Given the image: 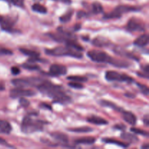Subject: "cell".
<instances>
[{
	"label": "cell",
	"instance_id": "cell-7",
	"mask_svg": "<svg viewBox=\"0 0 149 149\" xmlns=\"http://www.w3.org/2000/svg\"><path fill=\"white\" fill-rule=\"evenodd\" d=\"M105 77L109 81H121V82L132 83L134 81V79L127 74H121L114 71H108L106 72Z\"/></svg>",
	"mask_w": 149,
	"mask_h": 149
},
{
	"label": "cell",
	"instance_id": "cell-42",
	"mask_svg": "<svg viewBox=\"0 0 149 149\" xmlns=\"http://www.w3.org/2000/svg\"><path fill=\"white\" fill-rule=\"evenodd\" d=\"M114 127L117 130H124L125 129V126L123 125H115Z\"/></svg>",
	"mask_w": 149,
	"mask_h": 149
},
{
	"label": "cell",
	"instance_id": "cell-13",
	"mask_svg": "<svg viewBox=\"0 0 149 149\" xmlns=\"http://www.w3.org/2000/svg\"><path fill=\"white\" fill-rule=\"evenodd\" d=\"M121 112L122 113V116H123V119L125 122H127L131 125H135L137 122V118L133 113L130 111H125L123 110Z\"/></svg>",
	"mask_w": 149,
	"mask_h": 149
},
{
	"label": "cell",
	"instance_id": "cell-8",
	"mask_svg": "<svg viewBox=\"0 0 149 149\" xmlns=\"http://www.w3.org/2000/svg\"><path fill=\"white\" fill-rule=\"evenodd\" d=\"M48 35H49L52 39L60 42H65L66 41L71 40V39H76L75 35L70 33V32L65 31H64L63 29H61V28H59V29H58V33H49Z\"/></svg>",
	"mask_w": 149,
	"mask_h": 149
},
{
	"label": "cell",
	"instance_id": "cell-37",
	"mask_svg": "<svg viewBox=\"0 0 149 149\" xmlns=\"http://www.w3.org/2000/svg\"><path fill=\"white\" fill-rule=\"evenodd\" d=\"M20 106H23V107L26 108L30 105V103H29V101L27 100V99H26L24 97H20Z\"/></svg>",
	"mask_w": 149,
	"mask_h": 149
},
{
	"label": "cell",
	"instance_id": "cell-24",
	"mask_svg": "<svg viewBox=\"0 0 149 149\" xmlns=\"http://www.w3.org/2000/svg\"><path fill=\"white\" fill-rule=\"evenodd\" d=\"M68 131L72 132H77V133H87L93 130V128L89 127H75V128H68Z\"/></svg>",
	"mask_w": 149,
	"mask_h": 149
},
{
	"label": "cell",
	"instance_id": "cell-1",
	"mask_svg": "<svg viewBox=\"0 0 149 149\" xmlns=\"http://www.w3.org/2000/svg\"><path fill=\"white\" fill-rule=\"evenodd\" d=\"M37 89L42 94L52 98L54 103L67 104L71 101V98L65 94L63 87L53 84L47 80H44Z\"/></svg>",
	"mask_w": 149,
	"mask_h": 149
},
{
	"label": "cell",
	"instance_id": "cell-47",
	"mask_svg": "<svg viewBox=\"0 0 149 149\" xmlns=\"http://www.w3.org/2000/svg\"><path fill=\"white\" fill-rule=\"evenodd\" d=\"M141 148H145V149H148V148H149L148 144V143H146V145L142 146H141Z\"/></svg>",
	"mask_w": 149,
	"mask_h": 149
},
{
	"label": "cell",
	"instance_id": "cell-30",
	"mask_svg": "<svg viewBox=\"0 0 149 149\" xmlns=\"http://www.w3.org/2000/svg\"><path fill=\"white\" fill-rule=\"evenodd\" d=\"M73 13H74L73 10H70V11L67 12L65 14H64L63 15L61 16V17H60V20H61V23H67V22L69 21L71 19Z\"/></svg>",
	"mask_w": 149,
	"mask_h": 149
},
{
	"label": "cell",
	"instance_id": "cell-22",
	"mask_svg": "<svg viewBox=\"0 0 149 149\" xmlns=\"http://www.w3.org/2000/svg\"><path fill=\"white\" fill-rule=\"evenodd\" d=\"M103 142H105L106 143H111V144H115V145H117L119 146L123 147V148H127V147L129 146V143H123L122 141H117L116 139H113V138H104L103 139Z\"/></svg>",
	"mask_w": 149,
	"mask_h": 149
},
{
	"label": "cell",
	"instance_id": "cell-27",
	"mask_svg": "<svg viewBox=\"0 0 149 149\" xmlns=\"http://www.w3.org/2000/svg\"><path fill=\"white\" fill-rule=\"evenodd\" d=\"M100 104L103 106H106V107H110L111 109H114V110L118 111H122V109L121 108L118 107L114 103H112L111 101H107V100H100Z\"/></svg>",
	"mask_w": 149,
	"mask_h": 149
},
{
	"label": "cell",
	"instance_id": "cell-15",
	"mask_svg": "<svg viewBox=\"0 0 149 149\" xmlns=\"http://www.w3.org/2000/svg\"><path fill=\"white\" fill-rule=\"evenodd\" d=\"M50 135L52 136V138H53L57 141H58V142L61 143L63 144H66L68 141V136L65 135V134L62 133V132H54L50 133Z\"/></svg>",
	"mask_w": 149,
	"mask_h": 149
},
{
	"label": "cell",
	"instance_id": "cell-38",
	"mask_svg": "<svg viewBox=\"0 0 149 149\" xmlns=\"http://www.w3.org/2000/svg\"><path fill=\"white\" fill-rule=\"evenodd\" d=\"M11 72L13 75H17V74H20V70L19 69V68H17V67L13 66V67H12V68H11Z\"/></svg>",
	"mask_w": 149,
	"mask_h": 149
},
{
	"label": "cell",
	"instance_id": "cell-14",
	"mask_svg": "<svg viewBox=\"0 0 149 149\" xmlns=\"http://www.w3.org/2000/svg\"><path fill=\"white\" fill-rule=\"evenodd\" d=\"M87 122L96 125H104L108 124V122L105 119H103L100 116H94V115L88 116L87 118Z\"/></svg>",
	"mask_w": 149,
	"mask_h": 149
},
{
	"label": "cell",
	"instance_id": "cell-28",
	"mask_svg": "<svg viewBox=\"0 0 149 149\" xmlns=\"http://www.w3.org/2000/svg\"><path fill=\"white\" fill-rule=\"evenodd\" d=\"M92 9H93V13L94 14H99V13H101L103 12V7L102 6V4L100 2H97L95 1L93 4L92 5Z\"/></svg>",
	"mask_w": 149,
	"mask_h": 149
},
{
	"label": "cell",
	"instance_id": "cell-9",
	"mask_svg": "<svg viewBox=\"0 0 149 149\" xmlns=\"http://www.w3.org/2000/svg\"><path fill=\"white\" fill-rule=\"evenodd\" d=\"M36 95V93L31 90H27L23 87H18L13 89L10 93V96L12 98H20L23 97H31Z\"/></svg>",
	"mask_w": 149,
	"mask_h": 149
},
{
	"label": "cell",
	"instance_id": "cell-44",
	"mask_svg": "<svg viewBox=\"0 0 149 149\" xmlns=\"http://www.w3.org/2000/svg\"><path fill=\"white\" fill-rule=\"evenodd\" d=\"M54 1H61L63 3H65V4H70L71 2V0H54Z\"/></svg>",
	"mask_w": 149,
	"mask_h": 149
},
{
	"label": "cell",
	"instance_id": "cell-4",
	"mask_svg": "<svg viewBox=\"0 0 149 149\" xmlns=\"http://www.w3.org/2000/svg\"><path fill=\"white\" fill-rule=\"evenodd\" d=\"M45 79L38 77H27V78L15 79L12 80V83L15 86L18 87H35L37 88L39 84Z\"/></svg>",
	"mask_w": 149,
	"mask_h": 149
},
{
	"label": "cell",
	"instance_id": "cell-35",
	"mask_svg": "<svg viewBox=\"0 0 149 149\" xmlns=\"http://www.w3.org/2000/svg\"><path fill=\"white\" fill-rule=\"evenodd\" d=\"M14 5L19 7H23L24 6V0H7Z\"/></svg>",
	"mask_w": 149,
	"mask_h": 149
},
{
	"label": "cell",
	"instance_id": "cell-40",
	"mask_svg": "<svg viewBox=\"0 0 149 149\" xmlns=\"http://www.w3.org/2000/svg\"><path fill=\"white\" fill-rule=\"evenodd\" d=\"M143 122H144V124L146 125V126L148 127V125H149V118H148V114H146L143 117Z\"/></svg>",
	"mask_w": 149,
	"mask_h": 149
},
{
	"label": "cell",
	"instance_id": "cell-2",
	"mask_svg": "<svg viewBox=\"0 0 149 149\" xmlns=\"http://www.w3.org/2000/svg\"><path fill=\"white\" fill-rule=\"evenodd\" d=\"M34 115L36 114L31 113V114L26 115L23 118L21 126H20V130L23 133L31 134L43 130L44 126L46 122L40 119H36L33 118Z\"/></svg>",
	"mask_w": 149,
	"mask_h": 149
},
{
	"label": "cell",
	"instance_id": "cell-19",
	"mask_svg": "<svg viewBox=\"0 0 149 149\" xmlns=\"http://www.w3.org/2000/svg\"><path fill=\"white\" fill-rule=\"evenodd\" d=\"M65 44H66V47L72 49H74V50L78 51V52H82L84 50L83 47H81L79 44L77 43L76 39H71V40L66 41Z\"/></svg>",
	"mask_w": 149,
	"mask_h": 149
},
{
	"label": "cell",
	"instance_id": "cell-25",
	"mask_svg": "<svg viewBox=\"0 0 149 149\" xmlns=\"http://www.w3.org/2000/svg\"><path fill=\"white\" fill-rule=\"evenodd\" d=\"M20 51L25 55L30 57V58H38L39 57V52H36L35 50H31V49H26V48H20Z\"/></svg>",
	"mask_w": 149,
	"mask_h": 149
},
{
	"label": "cell",
	"instance_id": "cell-17",
	"mask_svg": "<svg viewBox=\"0 0 149 149\" xmlns=\"http://www.w3.org/2000/svg\"><path fill=\"white\" fill-rule=\"evenodd\" d=\"M148 40H149V37L147 33H144V34L141 35L140 36H138L135 41L134 42V44L135 45L138 47H145L148 44Z\"/></svg>",
	"mask_w": 149,
	"mask_h": 149
},
{
	"label": "cell",
	"instance_id": "cell-36",
	"mask_svg": "<svg viewBox=\"0 0 149 149\" xmlns=\"http://www.w3.org/2000/svg\"><path fill=\"white\" fill-rule=\"evenodd\" d=\"M137 85H138V87H140V89H141V91H142V93H143L144 95H146V96L148 95L149 90H148V88L147 86L141 84V83H137Z\"/></svg>",
	"mask_w": 149,
	"mask_h": 149
},
{
	"label": "cell",
	"instance_id": "cell-3",
	"mask_svg": "<svg viewBox=\"0 0 149 149\" xmlns=\"http://www.w3.org/2000/svg\"><path fill=\"white\" fill-rule=\"evenodd\" d=\"M45 52L52 56H71L76 58H81L83 56L80 52L71 49L68 47H58L53 49H47Z\"/></svg>",
	"mask_w": 149,
	"mask_h": 149
},
{
	"label": "cell",
	"instance_id": "cell-16",
	"mask_svg": "<svg viewBox=\"0 0 149 149\" xmlns=\"http://www.w3.org/2000/svg\"><path fill=\"white\" fill-rule=\"evenodd\" d=\"M12 126L7 121L0 119V133L8 135L11 132Z\"/></svg>",
	"mask_w": 149,
	"mask_h": 149
},
{
	"label": "cell",
	"instance_id": "cell-11",
	"mask_svg": "<svg viewBox=\"0 0 149 149\" xmlns=\"http://www.w3.org/2000/svg\"><path fill=\"white\" fill-rule=\"evenodd\" d=\"M127 30L130 32L135 31H142L145 30L144 25L135 18H132L128 21L127 24Z\"/></svg>",
	"mask_w": 149,
	"mask_h": 149
},
{
	"label": "cell",
	"instance_id": "cell-12",
	"mask_svg": "<svg viewBox=\"0 0 149 149\" xmlns=\"http://www.w3.org/2000/svg\"><path fill=\"white\" fill-rule=\"evenodd\" d=\"M67 73V68L65 65L61 64H52L49 69V74L52 77L65 75Z\"/></svg>",
	"mask_w": 149,
	"mask_h": 149
},
{
	"label": "cell",
	"instance_id": "cell-26",
	"mask_svg": "<svg viewBox=\"0 0 149 149\" xmlns=\"http://www.w3.org/2000/svg\"><path fill=\"white\" fill-rule=\"evenodd\" d=\"M31 9L33 11L41 13V14H45L47 12V8L45 6L42 5L40 4H38V3L33 4L31 7Z\"/></svg>",
	"mask_w": 149,
	"mask_h": 149
},
{
	"label": "cell",
	"instance_id": "cell-29",
	"mask_svg": "<svg viewBox=\"0 0 149 149\" xmlns=\"http://www.w3.org/2000/svg\"><path fill=\"white\" fill-rule=\"evenodd\" d=\"M23 68H26V69L31 70V71H36V70H39V66L37 65L33 64V63L26 62L22 65Z\"/></svg>",
	"mask_w": 149,
	"mask_h": 149
},
{
	"label": "cell",
	"instance_id": "cell-31",
	"mask_svg": "<svg viewBox=\"0 0 149 149\" xmlns=\"http://www.w3.org/2000/svg\"><path fill=\"white\" fill-rule=\"evenodd\" d=\"M67 79L72 81H78V82H84L87 81V78L81 76H69L67 77Z\"/></svg>",
	"mask_w": 149,
	"mask_h": 149
},
{
	"label": "cell",
	"instance_id": "cell-43",
	"mask_svg": "<svg viewBox=\"0 0 149 149\" xmlns=\"http://www.w3.org/2000/svg\"><path fill=\"white\" fill-rule=\"evenodd\" d=\"M0 145H2V146H9L8 144H7V142L5 141L4 139H3V138H0Z\"/></svg>",
	"mask_w": 149,
	"mask_h": 149
},
{
	"label": "cell",
	"instance_id": "cell-46",
	"mask_svg": "<svg viewBox=\"0 0 149 149\" xmlns=\"http://www.w3.org/2000/svg\"><path fill=\"white\" fill-rule=\"evenodd\" d=\"M4 89H5L4 84H3L2 82H1V81H0V91H2V90H4Z\"/></svg>",
	"mask_w": 149,
	"mask_h": 149
},
{
	"label": "cell",
	"instance_id": "cell-6",
	"mask_svg": "<svg viewBox=\"0 0 149 149\" xmlns=\"http://www.w3.org/2000/svg\"><path fill=\"white\" fill-rule=\"evenodd\" d=\"M139 10L138 7H132V6L127 5H119L110 13H108L104 15L105 19H113V18H119L122 17L123 14L129 12H135Z\"/></svg>",
	"mask_w": 149,
	"mask_h": 149
},
{
	"label": "cell",
	"instance_id": "cell-33",
	"mask_svg": "<svg viewBox=\"0 0 149 149\" xmlns=\"http://www.w3.org/2000/svg\"><path fill=\"white\" fill-rule=\"evenodd\" d=\"M13 55V52L11 49H7L4 47L0 45V55Z\"/></svg>",
	"mask_w": 149,
	"mask_h": 149
},
{
	"label": "cell",
	"instance_id": "cell-45",
	"mask_svg": "<svg viewBox=\"0 0 149 149\" xmlns=\"http://www.w3.org/2000/svg\"><path fill=\"white\" fill-rule=\"evenodd\" d=\"M74 31H78L80 29H81V24H77L75 25V26H74Z\"/></svg>",
	"mask_w": 149,
	"mask_h": 149
},
{
	"label": "cell",
	"instance_id": "cell-41",
	"mask_svg": "<svg viewBox=\"0 0 149 149\" xmlns=\"http://www.w3.org/2000/svg\"><path fill=\"white\" fill-rule=\"evenodd\" d=\"M86 13L84 11H79L78 12V13H77V17H79V18H81V17H84V16H86Z\"/></svg>",
	"mask_w": 149,
	"mask_h": 149
},
{
	"label": "cell",
	"instance_id": "cell-23",
	"mask_svg": "<svg viewBox=\"0 0 149 149\" xmlns=\"http://www.w3.org/2000/svg\"><path fill=\"white\" fill-rule=\"evenodd\" d=\"M115 52L118 55H125V57H127V58H131V59H134V60H138V58L136 56V55H133L132 53H130V52H127V51L125 50V49H122V48L119 47L117 49H115Z\"/></svg>",
	"mask_w": 149,
	"mask_h": 149
},
{
	"label": "cell",
	"instance_id": "cell-32",
	"mask_svg": "<svg viewBox=\"0 0 149 149\" xmlns=\"http://www.w3.org/2000/svg\"><path fill=\"white\" fill-rule=\"evenodd\" d=\"M131 132H134L135 134H138V135H144L146 137H148V132L145 130H143L139 129V128H135V127H132L130 129Z\"/></svg>",
	"mask_w": 149,
	"mask_h": 149
},
{
	"label": "cell",
	"instance_id": "cell-39",
	"mask_svg": "<svg viewBox=\"0 0 149 149\" xmlns=\"http://www.w3.org/2000/svg\"><path fill=\"white\" fill-rule=\"evenodd\" d=\"M40 106H41V107L44 108V109H48V110H52V107H51L50 105H48V104H47V103H42V104L40 105Z\"/></svg>",
	"mask_w": 149,
	"mask_h": 149
},
{
	"label": "cell",
	"instance_id": "cell-34",
	"mask_svg": "<svg viewBox=\"0 0 149 149\" xmlns=\"http://www.w3.org/2000/svg\"><path fill=\"white\" fill-rule=\"evenodd\" d=\"M68 85L74 89L84 88V85L82 84H81V82H78V81H71V82L68 83Z\"/></svg>",
	"mask_w": 149,
	"mask_h": 149
},
{
	"label": "cell",
	"instance_id": "cell-10",
	"mask_svg": "<svg viewBox=\"0 0 149 149\" xmlns=\"http://www.w3.org/2000/svg\"><path fill=\"white\" fill-rule=\"evenodd\" d=\"M16 23V20L15 17H10V16H0V26L1 29L8 32L13 31V26Z\"/></svg>",
	"mask_w": 149,
	"mask_h": 149
},
{
	"label": "cell",
	"instance_id": "cell-18",
	"mask_svg": "<svg viewBox=\"0 0 149 149\" xmlns=\"http://www.w3.org/2000/svg\"><path fill=\"white\" fill-rule=\"evenodd\" d=\"M93 44L95 46L102 47H106L109 45V40L106 38L102 37V36H97L93 40Z\"/></svg>",
	"mask_w": 149,
	"mask_h": 149
},
{
	"label": "cell",
	"instance_id": "cell-21",
	"mask_svg": "<svg viewBox=\"0 0 149 149\" xmlns=\"http://www.w3.org/2000/svg\"><path fill=\"white\" fill-rule=\"evenodd\" d=\"M95 138L93 137H85V138H79L74 141L75 144H85V145H92L95 142Z\"/></svg>",
	"mask_w": 149,
	"mask_h": 149
},
{
	"label": "cell",
	"instance_id": "cell-20",
	"mask_svg": "<svg viewBox=\"0 0 149 149\" xmlns=\"http://www.w3.org/2000/svg\"><path fill=\"white\" fill-rule=\"evenodd\" d=\"M121 138L123 140L127 141V142L130 143H138V141H139V139L135 135L126 132H122V135H121Z\"/></svg>",
	"mask_w": 149,
	"mask_h": 149
},
{
	"label": "cell",
	"instance_id": "cell-5",
	"mask_svg": "<svg viewBox=\"0 0 149 149\" xmlns=\"http://www.w3.org/2000/svg\"><path fill=\"white\" fill-rule=\"evenodd\" d=\"M87 56L93 61L97 63H108L113 65L115 58H111L106 52L100 50H90L87 52Z\"/></svg>",
	"mask_w": 149,
	"mask_h": 149
}]
</instances>
